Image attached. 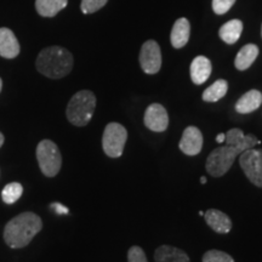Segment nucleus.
I'll list each match as a JSON object with an SVG mask.
<instances>
[{
    "instance_id": "obj_10",
    "label": "nucleus",
    "mask_w": 262,
    "mask_h": 262,
    "mask_svg": "<svg viewBox=\"0 0 262 262\" xmlns=\"http://www.w3.org/2000/svg\"><path fill=\"white\" fill-rule=\"evenodd\" d=\"M180 149L187 156H196L203 148V135L201 130L195 126H188L183 131Z\"/></svg>"
},
{
    "instance_id": "obj_18",
    "label": "nucleus",
    "mask_w": 262,
    "mask_h": 262,
    "mask_svg": "<svg viewBox=\"0 0 262 262\" xmlns=\"http://www.w3.org/2000/svg\"><path fill=\"white\" fill-rule=\"evenodd\" d=\"M68 5V0H35V10L42 17H55Z\"/></svg>"
},
{
    "instance_id": "obj_12",
    "label": "nucleus",
    "mask_w": 262,
    "mask_h": 262,
    "mask_svg": "<svg viewBox=\"0 0 262 262\" xmlns=\"http://www.w3.org/2000/svg\"><path fill=\"white\" fill-rule=\"evenodd\" d=\"M225 142L227 146H242L245 149L253 148V147L261 143L256 136L251 135V134L244 135L243 131L238 127H233L225 134Z\"/></svg>"
},
{
    "instance_id": "obj_28",
    "label": "nucleus",
    "mask_w": 262,
    "mask_h": 262,
    "mask_svg": "<svg viewBox=\"0 0 262 262\" xmlns=\"http://www.w3.org/2000/svg\"><path fill=\"white\" fill-rule=\"evenodd\" d=\"M216 142L219 143L225 142V134H220V135H217V137H216Z\"/></svg>"
},
{
    "instance_id": "obj_1",
    "label": "nucleus",
    "mask_w": 262,
    "mask_h": 262,
    "mask_svg": "<svg viewBox=\"0 0 262 262\" xmlns=\"http://www.w3.org/2000/svg\"><path fill=\"white\" fill-rule=\"evenodd\" d=\"M42 228L41 219L34 212H22L10 220L4 229V241L11 249L27 247Z\"/></svg>"
},
{
    "instance_id": "obj_13",
    "label": "nucleus",
    "mask_w": 262,
    "mask_h": 262,
    "mask_svg": "<svg viewBox=\"0 0 262 262\" xmlns=\"http://www.w3.org/2000/svg\"><path fill=\"white\" fill-rule=\"evenodd\" d=\"M212 66L209 58L205 56H196L191 63V78L196 85L204 84L211 74Z\"/></svg>"
},
{
    "instance_id": "obj_14",
    "label": "nucleus",
    "mask_w": 262,
    "mask_h": 262,
    "mask_svg": "<svg viewBox=\"0 0 262 262\" xmlns=\"http://www.w3.org/2000/svg\"><path fill=\"white\" fill-rule=\"evenodd\" d=\"M205 221L216 233L226 234L232 229V221L227 215L216 209H210L204 214Z\"/></svg>"
},
{
    "instance_id": "obj_19",
    "label": "nucleus",
    "mask_w": 262,
    "mask_h": 262,
    "mask_svg": "<svg viewBox=\"0 0 262 262\" xmlns=\"http://www.w3.org/2000/svg\"><path fill=\"white\" fill-rule=\"evenodd\" d=\"M258 56V48L254 44L245 45L239 50L234 60V66L238 71H245L254 63Z\"/></svg>"
},
{
    "instance_id": "obj_20",
    "label": "nucleus",
    "mask_w": 262,
    "mask_h": 262,
    "mask_svg": "<svg viewBox=\"0 0 262 262\" xmlns=\"http://www.w3.org/2000/svg\"><path fill=\"white\" fill-rule=\"evenodd\" d=\"M243 32V22L241 19H231L220 28L219 35L226 44H234L241 38Z\"/></svg>"
},
{
    "instance_id": "obj_30",
    "label": "nucleus",
    "mask_w": 262,
    "mask_h": 262,
    "mask_svg": "<svg viewBox=\"0 0 262 262\" xmlns=\"http://www.w3.org/2000/svg\"><path fill=\"white\" fill-rule=\"evenodd\" d=\"M201 182L203 183V185H204V183H206V178H205V176H202V178H201Z\"/></svg>"
},
{
    "instance_id": "obj_6",
    "label": "nucleus",
    "mask_w": 262,
    "mask_h": 262,
    "mask_svg": "<svg viewBox=\"0 0 262 262\" xmlns=\"http://www.w3.org/2000/svg\"><path fill=\"white\" fill-rule=\"evenodd\" d=\"M127 140V131L122 124L110 123L103 131L102 147L111 158H119L123 155Z\"/></svg>"
},
{
    "instance_id": "obj_29",
    "label": "nucleus",
    "mask_w": 262,
    "mask_h": 262,
    "mask_svg": "<svg viewBox=\"0 0 262 262\" xmlns=\"http://www.w3.org/2000/svg\"><path fill=\"white\" fill-rule=\"evenodd\" d=\"M4 141H5V139H4V135H3V134L0 133V147H2L3 145H4Z\"/></svg>"
},
{
    "instance_id": "obj_7",
    "label": "nucleus",
    "mask_w": 262,
    "mask_h": 262,
    "mask_svg": "<svg viewBox=\"0 0 262 262\" xmlns=\"http://www.w3.org/2000/svg\"><path fill=\"white\" fill-rule=\"evenodd\" d=\"M239 164L253 185L262 188V149L249 148L241 153Z\"/></svg>"
},
{
    "instance_id": "obj_5",
    "label": "nucleus",
    "mask_w": 262,
    "mask_h": 262,
    "mask_svg": "<svg viewBox=\"0 0 262 262\" xmlns=\"http://www.w3.org/2000/svg\"><path fill=\"white\" fill-rule=\"evenodd\" d=\"M39 168L47 178H54L61 170L62 157L57 145L51 140H42L37 147Z\"/></svg>"
},
{
    "instance_id": "obj_3",
    "label": "nucleus",
    "mask_w": 262,
    "mask_h": 262,
    "mask_svg": "<svg viewBox=\"0 0 262 262\" xmlns=\"http://www.w3.org/2000/svg\"><path fill=\"white\" fill-rule=\"evenodd\" d=\"M96 108V96L90 90H80L68 102L66 116L75 126H85L90 123Z\"/></svg>"
},
{
    "instance_id": "obj_25",
    "label": "nucleus",
    "mask_w": 262,
    "mask_h": 262,
    "mask_svg": "<svg viewBox=\"0 0 262 262\" xmlns=\"http://www.w3.org/2000/svg\"><path fill=\"white\" fill-rule=\"evenodd\" d=\"M235 0H212V10L215 14L224 15L234 5Z\"/></svg>"
},
{
    "instance_id": "obj_11",
    "label": "nucleus",
    "mask_w": 262,
    "mask_h": 262,
    "mask_svg": "<svg viewBox=\"0 0 262 262\" xmlns=\"http://www.w3.org/2000/svg\"><path fill=\"white\" fill-rule=\"evenodd\" d=\"M21 47L15 33L10 28H0V56L12 60L19 55Z\"/></svg>"
},
{
    "instance_id": "obj_26",
    "label": "nucleus",
    "mask_w": 262,
    "mask_h": 262,
    "mask_svg": "<svg viewBox=\"0 0 262 262\" xmlns=\"http://www.w3.org/2000/svg\"><path fill=\"white\" fill-rule=\"evenodd\" d=\"M127 262H148L145 251L140 247H131L127 251Z\"/></svg>"
},
{
    "instance_id": "obj_23",
    "label": "nucleus",
    "mask_w": 262,
    "mask_h": 262,
    "mask_svg": "<svg viewBox=\"0 0 262 262\" xmlns=\"http://www.w3.org/2000/svg\"><path fill=\"white\" fill-rule=\"evenodd\" d=\"M203 262H234L233 257L221 250H209L203 255Z\"/></svg>"
},
{
    "instance_id": "obj_9",
    "label": "nucleus",
    "mask_w": 262,
    "mask_h": 262,
    "mask_svg": "<svg viewBox=\"0 0 262 262\" xmlns=\"http://www.w3.org/2000/svg\"><path fill=\"white\" fill-rule=\"evenodd\" d=\"M145 125L156 133H163L168 129L169 116L162 104L152 103L145 112Z\"/></svg>"
},
{
    "instance_id": "obj_15",
    "label": "nucleus",
    "mask_w": 262,
    "mask_h": 262,
    "mask_svg": "<svg viewBox=\"0 0 262 262\" xmlns=\"http://www.w3.org/2000/svg\"><path fill=\"white\" fill-rule=\"evenodd\" d=\"M189 33H191V26L187 18L181 17L176 19L170 34L171 45L175 49H181L187 44L189 40Z\"/></svg>"
},
{
    "instance_id": "obj_2",
    "label": "nucleus",
    "mask_w": 262,
    "mask_h": 262,
    "mask_svg": "<svg viewBox=\"0 0 262 262\" xmlns=\"http://www.w3.org/2000/svg\"><path fill=\"white\" fill-rule=\"evenodd\" d=\"M35 67L39 73L50 79H61L71 73L73 68V56L62 47H49L39 52Z\"/></svg>"
},
{
    "instance_id": "obj_16",
    "label": "nucleus",
    "mask_w": 262,
    "mask_h": 262,
    "mask_svg": "<svg viewBox=\"0 0 262 262\" xmlns=\"http://www.w3.org/2000/svg\"><path fill=\"white\" fill-rule=\"evenodd\" d=\"M155 260L156 262H191L185 251L171 245H162L157 249Z\"/></svg>"
},
{
    "instance_id": "obj_27",
    "label": "nucleus",
    "mask_w": 262,
    "mask_h": 262,
    "mask_svg": "<svg viewBox=\"0 0 262 262\" xmlns=\"http://www.w3.org/2000/svg\"><path fill=\"white\" fill-rule=\"evenodd\" d=\"M50 209H52L57 215H67L70 214V209L67 206L62 205L61 203H51Z\"/></svg>"
},
{
    "instance_id": "obj_24",
    "label": "nucleus",
    "mask_w": 262,
    "mask_h": 262,
    "mask_svg": "<svg viewBox=\"0 0 262 262\" xmlns=\"http://www.w3.org/2000/svg\"><path fill=\"white\" fill-rule=\"evenodd\" d=\"M107 3L108 0H81L80 9L83 11V14L90 15L98 11L100 9H102Z\"/></svg>"
},
{
    "instance_id": "obj_17",
    "label": "nucleus",
    "mask_w": 262,
    "mask_h": 262,
    "mask_svg": "<svg viewBox=\"0 0 262 262\" xmlns=\"http://www.w3.org/2000/svg\"><path fill=\"white\" fill-rule=\"evenodd\" d=\"M262 103V94L258 90H250L244 94L235 103V111L241 114H248L256 111Z\"/></svg>"
},
{
    "instance_id": "obj_22",
    "label": "nucleus",
    "mask_w": 262,
    "mask_h": 262,
    "mask_svg": "<svg viewBox=\"0 0 262 262\" xmlns=\"http://www.w3.org/2000/svg\"><path fill=\"white\" fill-rule=\"evenodd\" d=\"M22 193H24V187L21 183L11 182L6 185L2 192V199L6 204H14L21 198Z\"/></svg>"
},
{
    "instance_id": "obj_8",
    "label": "nucleus",
    "mask_w": 262,
    "mask_h": 262,
    "mask_svg": "<svg viewBox=\"0 0 262 262\" xmlns=\"http://www.w3.org/2000/svg\"><path fill=\"white\" fill-rule=\"evenodd\" d=\"M140 64L147 74H156L162 67V51L158 42L147 40L140 52Z\"/></svg>"
},
{
    "instance_id": "obj_4",
    "label": "nucleus",
    "mask_w": 262,
    "mask_h": 262,
    "mask_svg": "<svg viewBox=\"0 0 262 262\" xmlns=\"http://www.w3.org/2000/svg\"><path fill=\"white\" fill-rule=\"evenodd\" d=\"M247 150L242 146H221L215 148L206 159V170L214 178H221L233 165L235 158Z\"/></svg>"
},
{
    "instance_id": "obj_31",
    "label": "nucleus",
    "mask_w": 262,
    "mask_h": 262,
    "mask_svg": "<svg viewBox=\"0 0 262 262\" xmlns=\"http://www.w3.org/2000/svg\"><path fill=\"white\" fill-rule=\"evenodd\" d=\"M2 89H3V80L2 78H0V93H2Z\"/></svg>"
},
{
    "instance_id": "obj_21",
    "label": "nucleus",
    "mask_w": 262,
    "mask_h": 262,
    "mask_svg": "<svg viewBox=\"0 0 262 262\" xmlns=\"http://www.w3.org/2000/svg\"><path fill=\"white\" fill-rule=\"evenodd\" d=\"M228 83L224 79L216 80L214 84L210 85L208 89L204 90L203 93V100L205 102H216V101L221 100L222 97L227 94Z\"/></svg>"
}]
</instances>
